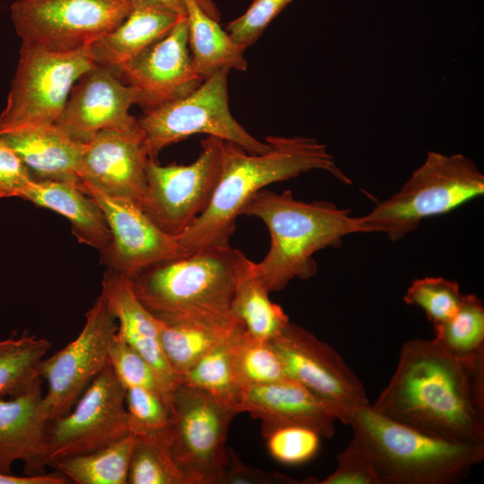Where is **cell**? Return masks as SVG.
Here are the masks:
<instances>
[{"label":"cell","mask_w":484,"mask_h":484,"mask_svg":"<svg viewBox=\"0 0 484 484\" xmlns=\"http://www.w3.org/2000/svg\"><path fill=\"white\" fill-rule=\"evenodd\" d=\"M32 180L30 170L19 156L0 143V198L21 197Z\"/></svg>","instance_id":"cell-40"},{"label":"cell","mask_w":484,"mask_h":484,"mask_svg":"<svg viewBox=\"0 0 484 484\" xmlns=\"http://www.w3.org/2000/svg\"><path fill=\"white\" fill-rule=\"evenodd\" d=\"M117 73L136 90L137 105L144 111L196 89L203 81L193 67L186 16L165 37L123 64Z\"/></svg>","instance_id":"cell-17"},{"label":"cell","mask_w":484,"mask_h":484,"mask_svg":"<svg viewBox=\"0 0 484 484\" xmlns=\"http://www.w3.org/2000/svg\"><path fill=\"white\" fill-rule=\"evenodd\" d=\"M193 67L205 80L220 69L246 71L245 49L230 38L206 10L203 0H184Z\"/></svg>","instance_id":"cell-25"},{"label":"cell","mask_w":484,"mask_h":484,"mask_svg":"<svg viewBox=\"0 0 484 484\" xmlns=\"http://www.w3.org/2000/svg\"><path fill=\"white\" fill-rule=\"evenodd\" d=\"M100 294L117 319V333L151 366L162 382L173 390L177 380L161 347L162 323L138 299L130 278L108 268L103 275Z\"/></svg>","instance_id":"cell-21"},{"label":"cell","mask_w":484,"mask_h":484,"mask_svg":"<svg viewBox=\"0 0 484 484\" xmlns=\"http://www.w3.org/2000/svg\"><path fill=\"white\" fill-rule=\"evenodd\" d=\"M271 343L287 378L334 408L341 422L350 411L370 404L364 385L342 357L308 330L289 322Z\"/></svg>","instance_id":"cell-13"},{"label":"cell","mask_w":484,"mask_h":484,"mask_svg":"<svg viewBox=\"0 0 484 484\" xmlns=\"http://www.w3.org/2000/svg\"><path fill=\"white\" fill-rule=\"evenodd\" d=\"M127 484H186L167 446L135 436Z\"/></svg>","instance_id":"cell-35"},{"label":"cell","mask_w":484,"mask_h":484,"mask_svg":"<svg viewBox=\"0 0 484 484\" xmlns=\"http://www.w3.org/2000/svg\"><path fill=\"white\" fill-rule=\"evenodd\" d=\"M335 470L317 484H382L369 454L350 440L336 457Z\"/></svg>","instance_id":"cell-39"},{"label":"cell","mask_w":484,"mask_h":484,"mask_svg":"<svg viewBox=\"0 0 484 484\" xmlns=\"http://www.w3.org/2000/svg\"><path fill=\"white\" fill-rule=\"evenodd\" d=\"M171 398L172 395L143 387L126 389L129 432L136 437L168 446L172 417Z\"/></svg>","instance_id":"cell-32"},{"label":"cell","mask_w":484,"mask_h":484,"mask_svg":"<svg viewBox=\"0 0 484 484\" xmlns=\"http://www.w3.org/2000/svg\"><path fill=\"white\" fill-rule=\"evenodd\" d=\"M49 420L41 383L23 394L0 398V474H13L17 461L23 463L25 475L44 473V436Z\"/></svg>","instance_id":"cell-20"},{"label":"cell","mask_w":484,"mask_h":484,"mask_svg":"<svg viewBox=\"0 0 484 484\" xmlns=\"http://www.w3.org/2000/svg\"><path fill=\"white\" fill-rule=\"evenodd\" d=\"M134 443L129 433L97 451L64 458L52 468L76 484H127Z\"/></svg>","instance_id":"cell-28"},{"label":"cell","mask_w":484,"mask_h":484,"mask_svg":"<svg viewBox=\"0 0 484 484\" xmlns=\"http://www.w3.org/2000/svg\"><path fill=\"white\" fill-rule=\"evenodd\" d=\"M129 433L125 390L108 363L67 414L48 423L44 436L47 466L97 451Z\"/></svg>","instance_id":"cell-12"},{"label":"cell","mask_w":484,"mask_h":484,"mask_svg":"<svg viewBox=\"0 0 484 484\" xmlns=\"http://www.w3.org/2000/svg\"><path fill=\"white\" fill-rule=\"evenodd\" d=\"M108 362L125 390L143 387L172 395L151 366L134 350L117 333H115L108 350Z\"/></svg>","instance_id":"cell-36"},{"label":"cell","mask_w":484,"mask_h":484,"mask_svg":"<svg viewBox=\"0 0 484 484\" xmlns=\"http://www.w3.org/2000/svg\"><path fill=\"white\" fill-rule=\"evenodd\" d=\"M291 0H253L246 11L226 27L230 38L246 49L253 45L271 22Z\"/></svg>","instance_id":"cell-38"},{"label":"cell","mask_w":484,"mask_h":484,"mask_svg":"<svg viewBox=\"0 0 484 484\" xmlns=\"http://www.w3.org/2000/svg\"><path fill=\"white\" fill-rule=\"evenodd\" d=\"M117 331V319L100 294L86 313L78 336L42 359L39 372L48 385L44 399L50 420L67 414L109 363V346Z\"/></svg>","instance_id":"cell-14"},{"label":"cell","mask_w":484,"mask_h":484,"mask_svg":"<svg viewBox=\"0 0 484 484\" xmlns=\"http://www.w3.org/2000/svg\"><path fill=\"white\" fill-rule=\"evenodd\" d=\"M169 453L186 484H221L229 428L238 412L209 393L177 383L171 398Z\"/></svg>","instance_id":"cell-9"},{"label":"cell","mask_w":484,"mask_h":484,"mask_svg":"<svg viewBox=\"0 0 484 484\" xmlns=\"http://www.w3.org/2000/svg\"><path fill=\"white\" fill-rule=\"evenodd\" d=\"M21 198L65 216L80 242L98 249L103 258L108 255L112 244L109 226L103 211L85 192L84 186L33 179Z\"/></svg>","instance_id":"cell-24"},{"label":"cell","mask_w":484,"mask_h":484,"mask_svg":"<svg viewBox=\"0 0 484 484\" xmlns=\"http://www.w3.org/2000/svg\"><path fill=\"white\" fill-rule=\"evenodd\" d=\"M241 214L260 219L269 231V250L255 264L269 292L283 290L295 278L314 277L316 252L341 246L345 236L364 233L350 209L328 201L306 203L290 190L279 194L264 188L248 200Z\"/></svg>","instance_id":"cell-3"},{"label":"cell","mask_w":484,"mask_h":484,"mask_svg":"<svg viewBox=\"0 0 484 484\" xmlns=\"http://www.w3.org/2000/svg\"><path fill=\"white\" fill-rule=\"evenodd\" d=\"M243 331L244 326L238 320L220 324L162 323L160 343L177 380L208 352Z\"/></svg>","instance_id":"cell-27"},{"label":"cell","mask_w":484,"mask_h":484,"mask_svg":"<svg viewBox=\"0 0 484 484\" xmlns=\"http://www.w3.org/2000/svg\"><path fill=\"white\" fill-rule=\"evenodd\" d=\"M484 194V175L461 153L428 151L401 189L358 217L364 233L380 232L396 242L427 218L446 214Z\"/></svg>","instance_id":"cell-6"},{"label":"cell","mask_w":484,"mask_h":484,"mask_svg":"<svg viewBox=\"0 0 484 484\" xmlns=\"http://www.w3.org/2000/svg\"><path fill=\"white\" fill-rule=\"evenodd\" d=\"M271 456L286 465L303 464L315 456L321 436L315 431L299 426H287L264 432Z\"/></svg>","instance_id":"cell-37"},{"label":"cell","mask_w":484,"mask_h":484,"mask_svg":"<svg viewBox=\"0 0 484 484\" xmlns=\"http://www.w3.org/2000/svg\"><path fill=\"white\" fill-rule=\"evenodd\" d=\"M371 406L430 435L484 442V351L458 357L433 339L406 341L393 376Z\"/></svg>","instance_id":"cell-1"},{"label":"cell","mask_w":484,"mask_h":484,"mask_svg":"<svg viewBox=\"0 0 484 484\" xmlns=\"http://www.w3.org/2000/svg\"><path fill=\"white\" fill-rule=\"evenodd\" d=\"M94 65L87 48L52 52L22 43L4 108L0 135L54 124L71 89Z\"/></svg>","instance_id":"cell-8"},{"label":"cell","mask_w":484,"mask_h":484,"mask_svg":"<svg viewBox=\"0 0 484 484\" xmlns=\"http://www.w3.org/2000/svg\"><path fill=\"white\" fill-rule=\"evenodd\" d=\"M83 186L103 211L112 234L111 247L103 258L110 269L131 279L151 265L189 254L177 237L160 229L134 202Z\"/></svg>","instance_id":"cell-15"},{"label":"cell","mask_w":484,"mask_h":484,"mask_svg":"<svg viewBox=\"0 0 484 484\" xmlns=\"http://www.w3.org/2000/svg\"><path fill=\"white\" fill-rule=\"evenodd\" d=\"M35 180H51L83 186L79 169L86 143L69 137L55 124L0 135Z\"/></svg>","instance_id":"cell-23"},{"label":"cell","mask_w":484,"mask_h":484,"mask_svg":"<svg viewBox=\"0 0 484 484\" xmlns=\"http://www.w3.org/2000/svg\"><path fill=\"white\" fill-rule=\"evenodd\" d=\"M342 423L371 456L382 484L458 483L484 459V442L430 435L380 414L371 404L350 411Z\"/></svg>","instance_id":"cell-5"},{"label":"cell","mask_w":484,"mask_h":484,"mask_svg":"<svg viewBox=\"0 0 484 484\" xmlns=\"http://www.w3.org/2000/svg\"><path fill=\"white\" fill-rule=\"evenodd\" d=\"M131 1H137V0H131ZM152 2H157L160 4H162L164 5H167L168 7L173 9L177 13L186 15V9H185V2L184 0H148Z\"/></svg>","instance_id":"cell-43"},{"label":"cell","mask_w":484,"mask_h":484,"mask_svg":"<svg viewBox=\"0 0 484 484\" xmlns=\"http://www.w3.org/2000/svg\"><path fill=\"white\" fill-rule=\"evenodd\" d=\"M253 261L240 253L235 268L232 315L255 339L271 341L290 320L281 306L269 298V291L259 280Z\"/></svg>","instance_id":"cell-26"},{"label":"cell","mask_w":484,"mask_h":484,"mask_svg":"<svg viewBox=\"0 0 484 484\" xmlns=\"http://www.w3.org/2000/svg\"><path fill=\"white\" fill-rule=\"evenodd\" d=\"M149 159L138 123L129 128L103 130L86 143L79 176L83 183L140 206Z\"/></svg>","instance_id":"cell-18"},{"label":"cell","mask_w":484,"mask_h":484,"mask_svg":"<svg viewBox=\"0 0 484 484\" xmlns=\"http://www.w3.org/2000/svg\"><path fill=\"white\" fill-rule=\"evenodd\" d=\"M433 328V340L455 356L484 351V306L474 294H463L455 314Z\"/></svg>","instance_id":"cell-31"},{"label":"cell","mask_w":484,"mask_h":484,"mask_svg":"<svg viewBox=\"0 0 484 484\" xmlns=\"http://www.w3.org/2000/svg\"><path fill=\"white\" fill-rule=\"evenodd\" d=\"M131 8V0H17L10 13L22 43L71 52L112 31Z\"/></svg>","instance_id":"cell-10"},{"label":"cell","mask_w":484,"mask_h":484,"mask_svg":"<svg viewBox=\"0 0 484 484\" xmlns=\"http://www.w3.org/2000/svg\"><path fill=\"white\" fill-rule=\"evenodd\" d=\"M137 103L136 90L117 72L94 65L75 82L54 124L73 140L88 143L103 130L135 125L129 109Z\"/></svg>","instance_id":"cell-16"},{"label":"cell","mask_w":484,"mask_h":484,"mask_svg":"<svg viewBox=\"0 0 484 484\" xmlns=\"http://www.w3.org/2000/svg\"><path fill=\"white\" fill-rule=\"evenodd\" d=\"M241 251L212 246L151 265L132 277L145 308L165 324H220L231 313L235 268Z\"/></svg>","instance_id":"cell-4"},{"label":"cell","mask_w":484,"mask_h":484,"mask_svg":"<svg viewBox=\"0 0 484 484\" xmlns=\"http://www.w3.org/2000/svg\"><path fill=\"white\" fill-rule=\"evenodd\" d=\"M462 297L455 281L443 277H424L411 283L403 300L407 305L420 307L434 326L455 314Z\"/></svg>","instance_id":"cell-34"},{"label":"cell","mask_w":484,"mask_h":484,"mask_svg":"<svg viewBox=\"0 0 484 484\" xmlns=\"http://www.w3.org/2000/svg\"><path fill=\"white\" fill-rule=\"evenodd\" d=\"M233 364L244 390L287 378L271 341L253 338L246 331L234 342Z\"/></svg>","instance_id":"cell-33"},{"label":"cell","mask_w":484,"mask_h":484,"mask_svg":"<svg viewBox=\"0 0 484 484\" xmlns=\"http://www.w3.org/2000/svg\"><path fill=\"white\" fill-rule=\"evenodd\" d=\"M229 465L221 484H297L296 480L279 472L263 471L244 463L228 447Z\"/></svg>","instance_id":"cell-41"},{"label":"cell","mask_w":484,"mask_h":484,"mask_svg":"<svg viewBox=\"0 0 484 484\" xmlns=\"http://www.w3.org/2000/svg\"><path fill=\"white\" fill-rule=\"evenodd\" d=\"M229 69H220L189 94L145 110L137 119L149 157L166 147L204 134L234 143L249 153H264L270 144L251 135L232 116L229 105Z\"/></svg>","instance_id":"cell-7"},{"label":"cell","mask_w":484,"mask_h":484,"mask_svg":"<svg viewBox=\"0 0 484 484\" xmlns=\"http://www.w3.org/2000/svg\"><path fill=\"white\" fill-rule=\"evenodd\" d=\"M223 142L208 136L188 165L148 160L140 207L160 229L178 237L207 208L220 177Z\"/></svg>","instance_id":"cell-11"},{"label":"cell","mask_w":484,"mask_h":484,"mask_svg":"<svg viewBox=\"0 0 484 484\" xmlns=\"http://www.w3.org/2000/svg\"><path fill=\"white\" fill-rule=\"evenodd\" d=\"M50 347L47 339L26 333L0 339V398L23 394L41 383L39 366Z\"/></svg>","instance_id":"cell-29"},{"label":"cell","mask_w":484,"mask_h":484,"mask_svg":"<svg viewBox=\"0 0 484 484\" xmlns=\"http://www.w3.org/2000/svg\"><path fill=\"white\" fill-rule=\"evenodd\" d=\"M185 16L157 2L132 1L126 18L91 43L88 53L94 65L117 73L123 64L165 37Z\"/></svg>","instance_id":"cell-22"},{"label":"cell","mask_w":484,"mask_h":484,"mask_svg":"<svg viewBox=\"0 0 484 484\" xmlns=\"http://www.w3.org/2000/svg\"><path fill=\"white\" fill-rule=\"evenodd\" d=\"M264 153H249L223 142L220 173L211 202L204 212L179 235L188 252L229 246L236 220L248 200L266 186L297 177L311 170H323L345 185L351 179L337 166L326 146L315 138L271 135Z\"/></svg>","instance_id":"cell-2"},{"label":"cell","mask_w":484,"mask_h":484,"mask_svg":"<svg viewBox=\"0 0 484 484\" xmlns=\"http://www.w3.org/2000/svg\"><path fill=\"white\" fill-rule=\"evenodd\" d=\"M243 332L208 352L180 375L177 383L202 390L240 413L244 388L236 376L233 346Z\"/></svg>","instance_id":"cell-30"},{"label":"cell","mask_w":484,"mask_h":484,"mask_svg":"<svg viewBox=\"0 0 484 484\" xmlns=\"http://www.w3.org/2000/svg\"><path fill=\"white\" fill-rule=\"evenodd\" d=\"M239 412H248L261 420L262 433L272 428L299 426L310 428L321 437L335 433L338 411L299 383L290 378L246 387Z\"/></svg>","instance_id":"cell-19"},{"label":"cell","mask_w":484,"mask_h":484,"mask_svg":"<svg viewBox=\"0 0 484 484\" xmlns=\"http://www.w3.org/2000/svg\"><path fill=\"white\" fill-rule=\"evenodd\" d=\"M69 480L55 470L50 473L16 476L0 474V484H66Z\"/></svg>","instance_id":"cell-42"}]
</instances>
